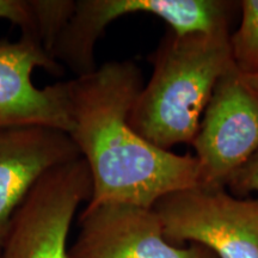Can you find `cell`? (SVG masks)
Masks as SVG:
<instances>
[{
    "mask_svg": "<svg viewBox=\"0 0 258 258\" xmlns=\"http://www.w3.org/2000/svg\"><path fill=\"white\" fill-rule=\"evenodd\" d=\"M153 73L129 115L139 135L161 150L192 144L219 80L237 69L230 31L169 32L151 56Z\"/></svg>",
    "mask_w": 258,
    "mask_h": 258,
    "instance_id": "cell-2",
    "label": "cell"
},
{
    "mask_svg": "<svg viewBox=\"0 0 258 258\" xmlns=\"http://www.w3.org/2000/svg\"><path fill=\"white\" fill-rule=\"evenodd\" d=\"M36 69L61 74L60 64L36 37L22 34L17 41H0V128L41 124L72 129L69 82L37 88Z\"/></svg>",
    "mask_w": 258,
    "mask_h": 258,
    "instance_id": "cell-8",
    "label": "cell"
},
{
    "mask_svg": "<svg viewBox=\"0 0 258 258\" xmlns=\"http://www.w3.org/2000/svg\"><path fill=\"white\" fill-rule=\"evenodd\" d=\"M34 28L32 35L51 55L54 43L74 11L76 2L71 0H30ZM54 59V57H53Z\"/></svg>",
    "mask_w": 258,
    "mask_h": 258,
    "instance_id": "cell-11",
    "label": "cell"
},
{
    "mask_svg": "<svg viewBox=\"0 0 258 258\" xmlns=\"http://www.w3.org/2000/svg\"><path fill=\"white\" fill-rule=\"evenodd\" d=\"M234 4L224 0H78L51 55L80 77L97 69L96 42L122 16L137 12L157 16L178 36L215 34L228 31Z\"/></svg>",
    "mask_w": 258,
    "mask_h": 258,
    "instance_id": "cell-4",
    "label": "cell"
},
{
    "mask_svg": "<svg viewBox=\"0 0 258 258\" xmlns=\"http://www.w3.org/2000/svg\"><path fill=\"white\" fill-rule=\"evenodd\" d=\"M82 158L66 132L41 124L0 128V246L16 212L48 171Z\"/></svg>",
    "mask_w": 258,
    "mask_h": 258,
    "instance_id": "cell-9",
    "label": "cell"
},
{
    "mask_svg": "<svg viewBox=\"0 0 258 258\" xmlns=\"http://www.w3.org/2000/svg\"><path fill=\"white\" fill-rule=\"evenodd\" d=\"M0 258H2V246H0Z\"/></svg>",
    "mask_w": 258,
    "mask_h": 258,
    "instance_id": "cell-15",
    "label": "cell"
},
{
    "mask_svg": "<svg viewBox=\"0 0 258 258\" xmlns=\"http://www.w3.org/2000/svg\"><path fill=\"white\" fill-rule=\"evenodd\" d=\"M152 209L172 245L190 241L218 258H258V198H234L224 186L198 184L167 194Z\"/></svg>",
    "mask_w": 258,
    "mask_h": 258,
    "instance_id": "cell-3",
    "label": "cell"
},
{
    "mask_svg": "<svg viewBox=\"0 0 258 258\" xmlns=\"http://www.w3.org/2000/svg\"><path fill=\"white\" fill-rule=\"evenodd\" d=\"M143 76L133 61H109L69 82V135L92 178L89 205L121 202L152 208L167 194L199 184L195 157L148 143L129 123Z\"/></svg>",
    "mask_w": 258,
    "mask_h": 258,
    "instance_id": "cell-1",
    "label": "cell"
},
{
    "mask_svg": "<svg viewBox=\"0 0 258 258\" xmlns=\"http://www.w3.org/2000/svg\"><path fill=\"white\" fill-rule=\"evenodd\" d=\"M237 195L258 192V151L228 179L227 184Z\"/></svg>",
    "mask_w": 258,
    "mask_h": 258,
    "instance_id": "cell-13",
    "label": "cell"
},
{
    "mask_svg": "<svg viewBox=\"0 0 258 258\" xmlns=\"http://www.w3.org/2000/svg\"><path fill=\"white\" fill-rule=\"evenodd\" d=\"M239 6L240 25L230 35L232 57L239 73H258V0H243Z\"/></svg>",
    "mask_w": 258,
    "mask_h": 258,
    "instance_id": "cell-10",
    "label": "cell"
},
{
    "mask_svg": "<svg viewBox=\"0 0 258 258\" xmlns=\"http://www.w3.org/2000/svg\"><path fill=\"white\" fill-rule=\"evenodd\" d=\"M0 19L19 25L22 32L30 34L34 28V15L30 0H0Z\"/></svg>",
    "mask_w": 258,
    "mask_h": 258,
    "instance_id": "cell-12",
    "label": "cell"
},
{
    "mask_svg": "<svg viewBox=\"0 0 258 258\" xmlns=\"http://www.w3.org/2000/svg\"><path fill=\"white\" fill-rule=\"evenodd\" d=\"M70 258H215L206 247L176 246L152 208L121 202L88 205Z\"/></svg>",
    "mask_w": 258,
    "mask_h": 258,
    "instance_id": "cell-7",
    "label": "cell"
},
{
    "mask_svg": "<svg viewBox=\"0 0 258 258\" xmlns=\"http://www.w3.org/2000/svg\"><path fill=\"white\" fill-rule=\"evenodd\" d=\"M91 196V173L83 158L48 171L16 212L2 258H70L73 218Z\"/></svg>",
    "mask_w": 258,
    "mask_h": 258,
    "instance_id": "cell-5",
    "label": "cell"
},
{
    "mask_svg": "<svg viewBox=\"0 0 258 258\" xmlns=\"http://www.w3.org/2000/svg\"><path fill=\"white\" fill-rule=\"evenodd\" d=\"M240 77L245 85H246L247 88L254 93V96L258 98V73H252V74L240 73Z\"/></svg>",
    "mask_w": 258,
    "mask_h": 258,
    "instance_id": "cell-14",
    "label": "cell"
},
{
    "mask_svg": "<svg viewBox=\"0 0 258 258\" xmlns=\"http://www.w3.org/2000/svg\"><path fill=\"white\" fill-rule=\"evenodd\" d=\"M191 145L206 186H225L258 151V98L237 69L218 82Z\"/></svg>",
    "mask_w": 258,
    "mask_h": 258,
    "instance_id": "cell-6",
    "label": "cell"
}]
</instances>
